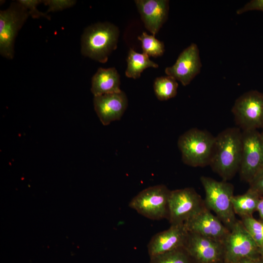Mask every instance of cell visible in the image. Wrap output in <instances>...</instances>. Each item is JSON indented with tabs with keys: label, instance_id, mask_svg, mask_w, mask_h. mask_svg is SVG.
Instances as JSON below:
<instances>
[{
	"label": "cell",
	"instance_id": "cell-1",
	"mask_svg": "<svg viewBox=\"0 0 263 263\" xmlns=\"http://www.w3.org/2000/svg\"><path fill=\"white\" fill-rule=\"evenodd\" d=\"M242 151V132L239 128H228L215 137L209 165L226 181L239 171Z\"/></svg>",
	"mask_w": 263,
	"mask_h": 263
},
{
	"label": "cell",
	"instance_id": "cell-2",
	"mask_svg": "<svg viewBox=\"0 0 263 263\" xmlns=\"http://www.w3.org/2000/svg\"><path fill=\"white\" fill-rule=\"evenodd\" d=\"M119 36L118 28L109 22H98L87 26L81 38V53L84 56L105 63L117 48Z\"/></svg>",
	"mask_w": 263,
	"mask_h": 263
},
{
	"label": "cell",
	"instance_id": "cell-3",
	"mask_svg": "<svg viewBox=\"0 0 263 263\" xmlns=\"http://www.w3.org/2000/svg\"><path fill=\"white\" fill-rule=\"evenodd\" d=\"M200 181L205 192L206 207L213 211L230 230L237 221L231 202L233 186L225 181H218L204 176Z\"/></svg>",
	"mask_w": 263,
	"mask_h": 263
},
{
	"label": "cell",
	"instance_id": "cell-4",
	"mask_svg": "<svg viewBox=\"0 0 263 263\" xmlns=\"http://www.w3.org/2000/svg\"><path fill=\"white\" fill-rule=\"evenodd\" d=\"M215 139L208 132L197 128L180 135L177 144L184 163L193 167L209 165Z\"/></svg>",
	"mask_w": 263,
	"mask_h": 263
},
{
	"label": "cell",
	"instance_id": "cell-5",
	"mask_svg": "<svg viewBox=\"0 0 263 263\" xmlns=\"http://www.w3.org/2000/svg\"><path fill=\"white\" fill-rule=\"evenodd\" d=\"M170 190L164 185L148 187L132 198L129 207L151 220L169 217V199Z\"/></svg>",
	"mask_w": 263,
	"mask_h": 263
},
{
	"label": "cell",
	"instance_id": "cell-6",
	"mask_svg": "<svg viewBox=\"0 0 263 263\" xmlns=\"http://www.w3.org/2000/svg\"><path fill=\"white\" fill-rule=\"evenodd\" d=\"M27 9L18 1L0 11V54L11 59L14 57V44L19 31L27 19Z\"/></svg>",
	"mask_w": 263,
	"mask_h": 263
},
{
	"label": "cell",
	"instance_id": "cell-7",
	"mask_svg": "<svg viewBox=\"0 0 263 263\" xmlns=\"http://www.w3.org/2000/svg\"><path fill=\"white\" fill-rule=\"evenodd\" d=\"M205 207L204 200L193 188L170 190L168 220L170 225L184 224Z\"/></svg>",
	"mask_w": 263,
	"mask_h": 263
},
{
	"label": "cell",
	"instance_id": "cell-8",
	"mask_svg": "<svg viewBox=\"0 0 263 263\" xmlns=\"http://www.w3.org/2000/svg\"><path fill=\"white\" fill-rule=\"evenodd\" d=\"M232 112L243 131L263 128V93L254 90L244 93L236 100Z\"/></svg>",
	"mask_w": 263,
	"mask_h": 263
},
{
	"label": "cell",
	"instance_id": "cell-9",
	"mask_svg": "<svg viewBox=\"0 0 263 263\" xmlns=\"http://www.w3.org/2000/svg\"><path fill=\"white\" fill-rule=\"evenodd\" d=\"M224 262L237 263L246 258L260 257L259 247L241 220L236 221L223 242Z\"/></svg>",
	"mask_w": 263,
	"mask_h": 263
},
{
	"label": "cell",
	"instance_id": "cell-10",
	"mask_svg": "<svg viewBox=\"0 0 263 263\" xmlns=\"http://www.w3.org/2000/svg\"><path fill=\"white\" fill-rule=\"evenodd\" d=\"M263 168V141L257 130L242 131V151L239 169L241 179L249 183Z\"/></svg>",
	"mask_w": 263,
	"mask_h": 263
},
{
	"label": "cell",
	"instance_id": "cell-11",
	"mask_svg": "<svg viewBox=\"0 0 263 263\" xmlns=\"http://www.w3.org/2000/svg\"><path fill=\"white\" fill-rule=\"evenodd\" d=\"M194 263H218L224 261L223 244L188 232L184 247Z\"/></svg>",
	"mask_w": 263,
	"mask_h": 263
},
{
	"label": "cell",
	"instance_id": "cell-12",
	"mask_svg": "<svg viewBox=\"0 0 263 263\" xmlns=\"http://www.w3.org/2000/svg\"><path fill=\"white\" fill-rule=\"evenodd\" d=\"M201 67L199 48L193 43L180 53L175 63L167 67L165 72L167 75L187 86L200 73Z\"/></svg>",
	"mask_w": 263,
	"mask_h": 263
},
{
	"label": "cell",
	"instance_id": "cell-13",
	"mask_svg": "<svg viewBox=\"0 0 263 263\" xmlns=\"http://www.w3.org/2000/svg\"><path fill=\"white\" fill-rule=\"evenodd\" d=\"M188 235L184 224L170 225V227L154 235L147 248L150 258L184 247Z\"/></svg>",
	"mask_w": 263,
	"mask_h": 263
},
{
	"label": "cell",
	"instance_id": "cell-14",
	"mask_svg": "<svg viewBox=\"0 0 263 263\" xmlns=\"http://www.w3.org/2000/svg\"><path fill=\"white\" fill-rule=\"evenodd\" d=\"M184 225L189 232L197 233L223 244L230 231L206 207Z\"/></svg>",
	"mask_w": 263,
	"mask_h": 263
},
{
	"label": "cell",
	"instance_id": "cell-15",
	"mask_svg": "<svg viewBox=\"0 0 263 263\" xmlns=\"http://www.w3.org/2000/svg\"><path fill=\"white\" fill-rule=\"evenodd\" d=\"M93 102L95 113L105 126L120 120L128 107V98L122 91L117 93L95 96Z\"/></svg>",
	"mask_w": 263,
	"mask_h": 263
},
{
	"label": "cell",
	"instance_id": "cell-16",
	"mask_svg": "<svg viewBox=\"0 0 263 263\" xmlns=\"http://www.w3.org/2000/svg\"><path fill=\"white\" fill-rule=\"evenodd\" d=\"M146 29L155 36L168 16V0H136L134 1Z\"/></svg>",
	"mask_w": 263,
	"mask_h": 263
},
{
	"label": "cell",
	"instance_id": "cell-17",
	"mask_svg": "<svg viewBox=\"0 0 263 263\" xmlns=\"http://www.w3.org/2000/svg\"><path fill=\"white\" fill-rule=\"evenodd\" d=\"M120 75L115 68L100 67L92 78L91 92L94 96L119 93Z\"/></svg>",
	"mask_w": 263,
	"mask_h": 263
},
{
	"label": "cell",
	"instance_id": "cell-18",
	"mask_svg": "<svg viewBox=\"0 0 263 263\" xmlns=\"http://www.w3.org/2000/svg\"><path fill=\"white\" fill-rule=\"evenodd\" d=\"M261 198L259 194L250 188L243 194L234 195L231 202L235 214L241 218L252 216L257 211Z\"/></svg>",
	"mask_w": 263,
	"mask_h": 263
},
{
	"label": "cell",
	"instance_id": "cell-19",
	"mask_svg": "<svg viewBox=\"0 0 263 263\" xmlns=\"http://www.w3.org/2000/svg\"><path fill=\"white\" fill-rule=\"evenodd\" d=\"M127 67L125 71L128 77L136 79L140 77L141 73L149 67L158 68V65L151 61L149 56L140 54L131 48L127 58Z\"/></svg>",
	"mask_w": 263,
	"mask_h": 263
},
{
	"label": "cell",
	"instance_id": "cell-20",
	"mask_svg": "<svg viewBox=\"0 0 263 263\" xmlns=\"http://www.w3.org/2000/svg\"><path fill=\"white\" fill-rule=\"evenodd\" d=\"M177 80L169 75L158 77L154 81L153 88L157 98L161 101L174 97L177 93Z\"/></svg>",
	"mask_w": 263,
	"mask_h": 263
},
{
	"label": "cell",
	"instance_id": "cell-21",
	"mask_svg": "<svg viewBox=\"0 0 263 263\" xmlns=\"http://www.w3.org/2000/svg\"><path fill=\"white\" fill-rule=\"evenodd\" d=\"M137 38L141 42L143 53L155 57L163 55L165 51L164 42L156 39L155 36L149 35L143 32Z\"/></svg>",
	"mask_w": 263,
	"mask_h": 263
},
{
	"label": "cell",
	"instance_id": "cell-22",
	"mask_svg": "<svg viewBox=\"0 0 263 263\" xmlns=\"http://www.w3.org/2000/svg\"><path fill=\"white\" fill-rule=\"evenodd\" d=\"M149 263H194L184 247L150 258Z\"/></svg>",
	"mask_w": 263,
	"mask_h": 263
},
{
	"label": "cell",
	"instance_id": "cell-23",
	"mask_svg": "<svg viewBox=\"0 0 263 263\" xmlns=\"http://www.w3.org/2000/svg\"><path fill=\"white\" fill-rule=\"evenodd\" d=\"M245 228L259 247L263 246V221L255 219L252 216L242 218Z\"/></svg>",
	"mask_w": 263,
	"mask_h": 263
},
{
	"label": "cell",
	"instance_id": "cell-24",
	"mask_svg": "<svg viewBox=\"0 0 263 263\" xmlns=\"http://www.w3.org/2000/svg\"><path fill=\"white\" fill-rule=\"evenodd\" d=\"M19 3L25 7L33 19H39L43 18L48 20L51 19V17L47 13H43L39 11L38 8V6L41 3H43V0H18Z\"/></svg>",
	"mask_w": 263,
	"mask_h": 263
},
{
	"label": "cell",
	"instance_id": "cell-25",
	"mask_svg": "<svg viewBox=\"0 0 263 263\" xmlns=\"http://www.w3.org/2000/svg\"><path fill=\"white\" fill-rule=\"evenodd\" d=\"M76 2L75 0H45L43 3L48 6L47 13L63 10L73 6Z\"/></svg>",
	"mask_w": 263,
	"mask_h": 263
},
{
	"label": "cell",
	"instance_id": "cell-26",
	"mask_svg": "<svg viewBox=\"0 0 263 263\" xmlns=\"http://www.w3.org/2000/svg\"><path fill=\"white\" fill-rule=\"evenodd\" d=\"M251 189L263 196V168L249 183Z\"/></svg>",
	"mask_w": 263,
	"mask_h": 263
},
{
	"label": "cell",
	"instance_id": "cell-27",
	"mask_svg": "<svg viewBox=\"0 0 263 263\" xmlns=\"http://www.w3.org/2000/svg\"><path fill=\"white\" fill-rule=\"evenodd\" d=\"M253 10H258L263 12V0H250L242 8L237 10L236 13L238 15H240Z\"/></svg>",
	"mask_w": 263,
	"mask_h": 263
},
{
	"label": "cell",
	"instance_id": "cell-28",
	"mask_svg": "<svg viewBox=\"0 0 263 263\" xmlns=\"http://www.w3.org/2000/svg\"><path fill=\"white\" fill-rule=\"evenodd\" d=\"M237 263H263V260L260 256L255 258H246L240 260Z\"/></svg>",
	"mask_w": 263,
	"mask_h": 263
},
{
	"label": "cell",
	"instance_id": "cell-29",
	"mask_svg": "<svg viewBox=\"0 0 263 263\" xmlns=\"http://www.w3.org/2000/svg\"><path fill=\"white\" fill-rule=\"evenodd\" d=\"M257 211L258 212L262 221H263V197L261 198L259 201Z\"/></svg>",
	"mask_w": 263,
	"mask_h": 263
},
{
	"label": "cell",
	"instance_id": "cell-30",
	"mask_svg": "<svg viewBox=\"0 0 263 263\" xmlns=\"http://www.w3.org/2000/svg\"><path fill=\"white\" fill-rule=\"evenodd\" d=\"M259 252L260 257L263 260V246L259 247Z\"/></svg>",
	"mask_w": 263,
	"mask_h": 263
},
{
	"label": "cell",
	"instance_id": "cell-31",
	"mask_svg": "<svg viewBox=\"0 0 263 263\" xmlns=\"http://www.w3.org/2000/svg\"><path fill=\"white\" fill-rule=\"evenodd\" d=\"M260 134H261V138H262V139L263 141V130L261 132H260Z\"/></svg>",
	"mask_w": 263,
	"mask_h": 263
},
{
	"label": "cell",
	"instance_id": "cell-32",
	"mask_svg": "<svg viewBox=\"0 0 263 263\" xmlns=\"http://www.w3.org/2000/svg\"><path fill=\"white\" fill-rule=\"evenodd\" d=\"M225 263L224 261H223V262H220V263Z\"/></svg>",
	"mask_w": 263,
	"mask_h": 263
},
{
	"label": "cell",
	"instance_id": "cell-33",
	"mask_svg": "<svg viewBox=\"0 0 263 263\" xmlns=\"http://www.w3.org/2000/svg\"></svg>",
	"mask_w": 263,
	"mask_h": 263
}]
</instances>
